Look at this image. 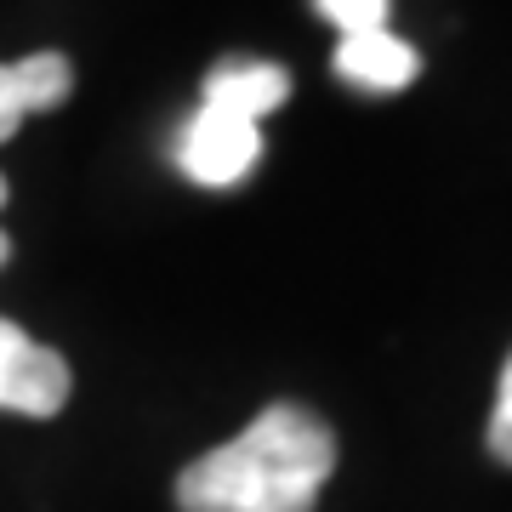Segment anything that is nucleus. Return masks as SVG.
<instances>
[{"mask_svg": "<svg viewBox=\"0 0 512 512\" xmlns=\"http://www.w3.org/2000/svg\"><path fill=\"white\" fill-rule=\"evenodd\" d=\"M336 74L359 92H404L421 74V57L393 29H376V35H348L336 46Z\"/></svg>", "mask_w": 512, "mask_h": 512, "instance_id": "obj_5", "label": "nucleus"}, {"mask_svg": "<svg viewBox=\"0 0 512 512\" xmlns=\"http://www.w3.org/2000/svg\"><path fill=\"white\" fill-rule=\"evenodd\" d=\"M285 97H291V74L279 69V63L234 57V63H217V69L205 74L200 103L228 109V114H239V120H256V126H262V114H274Z\"/></svg>", "mask_w": 512, "mask_h": 512, "instance_id": "obj_6", "label": "nucleus"}, {"mask_svg": "<svg viewBox=\"0 0 512 512\" xmlns=\"http://www.w3.org/2000/svg\"><path fill=\"white\" fill-rule=\"evenodd\" d=\"M6 251H12V245H6V234H0V262H6Z\"/></svg>", "mask_w": 512, "mask_h": 512, "instance_id": "obj_9", "label": "nucleus"}, {"mask_svg": "<svg viewBox=\"0 0 512 512\" xmlns=\"http://www.w3.org/2000/svg\"><path fill=\"white\" fill-rule=\"evenodd\" d=\"M387 6L393 0H313V12L325 23H336V35H376L387 29Z\"/></svg>", "mask_w": 512, "mask_h": 512, "instance_id": "obj_7", "label": "nucleus"}, {"mask_svg": "<svg viewBox=\"0 0 512 512\" xmlns=\"http://www.w3.org/2000/svg\"><path fill=\"white\" fill-rule=\"evenodd\" d=\"M256 160H262L256 120H239V114L211 109V103H200L194 120L183 126V137H177V165H183L188 183L200 188H239Z\"/></svg>", "mask_w": 512, "mask_h": 512, "instance_id": "obj_2", "label": "nucleus"}, {"mask_svg": "<svg viewBox=\"0 0 512 512\" xmlns=\"http://www.w3.org/2000/svg\"><path fill=\"white\" fill-rule=\"evenodd\" d=\"M490 456L512 467V353L501 365V387H495V410H490Z\"/></svg>", "mask_w": 512, "mask_h": 512, "instance_id": "obj_8", "label": "nucleus"}, {"mask_svg": "<svg viewBox=\"0 0 512 512\" xmlns=\"http://www.w3.org/2000/svg\"><path fill=\"white\" fill-rule=\"evenodd\" d=\"M69 399V365L40 348L29 330L0 319V410L18 416H57Z\"/></svg>", "mask_w": 512, "mask_h": 512, "instance_id": "obj_3", "label": "nucleus"}, {"mask_svg": "<svg viewBox=\"0 0 512 512\" xmlns=\"http://www.w3.org/2000/svg\"><path fill=\"white\" fill-rule=\"evenodd\" d=\"M69 92H74L69 57L35 52V57H18V63H0V143H6L29 114H46V109H57V103H69Z\"/></svg>", "mask_w": 512, "mask_h": 512, "instance_id": "obj_4", "label": "nucleus"}, {"mask_svg": "<svg viewBox=\"0 0 512 512\" xmlns=\"http://www.w3.org/2000/svg\"><path fill=\"white\" fill-rule=\"evenodd\" d=\"M0 205H6V177H0Z\"/></svg>", "mask_w": 512, "mask_h": 512, "instance_id": "obj_10", "label": "nucleus"}, {"mask_svg": "<svg viewBox=\"0 0 512 512\" xmlns=\"http://www.w3.org/2000/svg\"><path fill=\"white\" fill-rule=\"evenodd\" d=\"M336 473V433L302 404H268L239 439L177 473L183 512H313Z\"/></svg>", "mask_w": 512, "mask_h": 512, "instance_id": "obj_1", "label": "nucleus"}]
</instances>
